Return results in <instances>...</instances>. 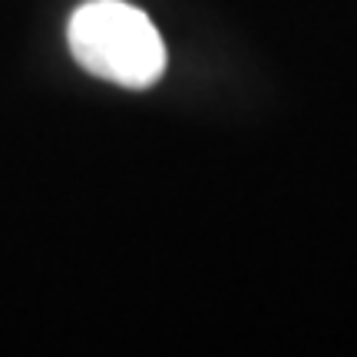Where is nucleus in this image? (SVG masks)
Segmentation results:
<instances>
[{
  "instance_id": "f257e3e1",
  "label": "nucleus",
  "mask_w": 357,
  "mask_h": 357,
  "mask_svg": "<svg viewBox=\"0 0 357 357\" xmlns=\"http://www.w3.org/2000/svg\"><path fill=\"white\" fill-rule=\"evenodd\" d=\"M70 53L93 77L146 89L166 70V43L153 20L126 0H89L66 26Z\"/></svg>"
}]
</instances>
